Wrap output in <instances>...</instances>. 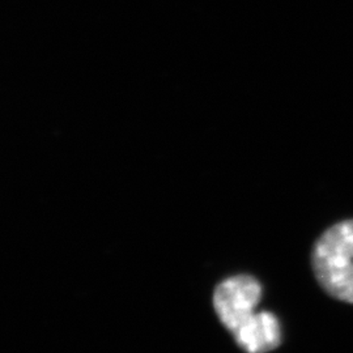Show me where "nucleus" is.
Instances as JSON below:
<instances>
[{
  "label": "nucleus",
  "mask_w": 353,
  "mask_h": 353,
  "mask_svg": "<svg viewBox=\"0 0 353 353\" xmlns=\"http://www.w3.org/2000/svg\"><path fill=\"white\" fill-rule=\"evenodd\" d=\"M262 299L261 283L250 275L228 278L217 285L214 307L220 322L233 334L252 318Z\"/></svg>",
  "instance_id": "f03ea898"
},
{
  "label": "nucleus",
  "mask_w": 353,
  "mask_h": 353,
  "mask_svg": "<svg viewBox=\"0 0 353 353\" xmlns=\"http://www.w3.org/2000/svg\"><path fill=\"white\" fill-rule=\"evenodd\" d=\"M318 283L336 300L353 303V220L327 229L312 255Z\"/></svg>",
  "instance_id": "f257e3e1"
},
{
  "label": "nucleus",
  "mask_w": 353,
  "mask_h": 353,
  "mask_svg": "<svg viewBox=\"0 0 353 353\" xmlns=\"http://www.w3.org/2000/svg\"><path fill=\"white\" fill-rule=\"evenodd\" d=\"M233 336L241 348L248 353H265L281 344V326L278 318L270 312L255 313Z\"/></svg>",
  "instance_id": "7ed1b4c3"
}]
</instances>
